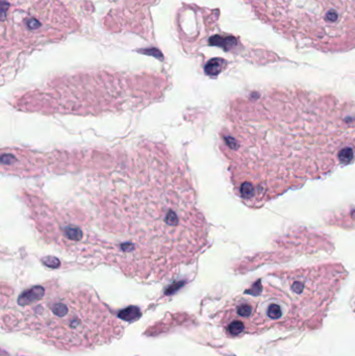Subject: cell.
<instances>
[{"label": "cell", "instance_id": "cell-2", "mask_svg": "<svg viewBox=\"0 0 355 356\" xmlns=\"http://www.w3.org/2000/svg\"><path fill=\"white\" fill-rule=\"evenodd\" d=\"M345 277L340 264L272 272L229 301L217 322L231 338L274 327L314 328Z\"/></svg>", "mask_w": 355, "mask_h": 356}, {"label": "cell", "instance_id": "cell-4", "mask_svg": "<svg viewBox=\"0 0 355 356\" xmlns=\"http://www.w3.org/2000/svg\"><path fill=\"white\" fill-rule=\"evenodd\" d=\"M354 309L355 311V297H354Z\"/></svg>", "mask_w": 355, "mask_h": 356}, {"label": "cell", "instance_id": "cell-1", "mask_svg": "<svg viewBox=\"0 0 355 356\" xmlns=\"http://www.w3.org/2000/svg\"><path fill=\"white\" fill-rule=\"evenodd\" d=\"M238 196L261 207L355 160V106L335 96L270 90L239 99L223 135Z\"/></svg>", "mask_w": 355, "mask_h": 356}, {"label": "cell", "instance_id": "cell-3", "mask_svg": "<svg viewBox=\"0 0 355 356\" xmlns=\"http://www.w3.org/2000/svg\"><path fill=\"white\" fill-rule=\"evenodd\" d=\"M2 330L22 332L58 350L94 349L120 338L124 325L92 291L54 284L31 286L3 307Z\"/></svg>", "mask_w": 355, "mask_h": 356}]
</instances>
